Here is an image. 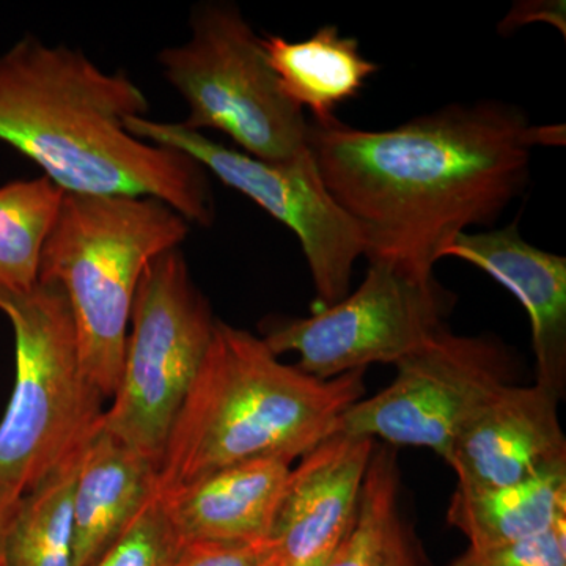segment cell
Returning a JSON list of instances; mask_svg holds the SVG:
<instances>
[{"mask_svg": "<svg viewBox=\"0 0 566 566\" xmlns=\"http://www.w3.org/2000/svg\"><path fill=\"white\" fill-rule=\"evenodd\" d=\"M148 99L123 71L25 35L0 54V142L63 192L153 197L200 227L214 221L208 172L185 153L137 139L126 122Z\"/></svg>", "mask_w": 566, "mask_h": 566, "instance_id": "7a4b0ae2", "label": "cell"}, {"mask_svg": "<svg viewBox=\"0 0 566 566\" xmlns=\"http://www.w3.org/2000/svg\"><path fill=\"white\" fill-rule=\"evenodd\" d=\"M338 547L337 549L334 551L333 554H329V556L322 558V560L315 562V564H312L311 566H333L335 560V554H337Z\"/></svg>", "mask_w": 566, "mask_h": 566, "instance_id": "484cf974", "label": "cell"}, {"mask_svg": "<svg viewBox=\"0 0 566 566\" xmlns=\"http://www.w3.org/2000/svg\"><path fill=\"white\" fill-rule=\"evenodd\" d=\"M191 223L153 197L63 193L39 281L69 300L82 368L106 400L120 382L137 286L148 264L180 248Z\"/></svg>", "mask_w": 566, "mask_h": 566, "instance_id": "277c9868", "label": "cell"}, {"mask_svg": "<svg viewBox=\"0 0 566 566\" xmlns=\"http://www.w3.org/2000/svg\"><path fill=\"white\" fill-rule=\"evenodd\" d=\"M156 465L96 428L77 461L73 566H92L155 493Z\"/></svg>", "mask_w": 566, "mask_h": 566, "instance_id": "9a60e30c", "label": "cell"}, {"mask_svg": "<svg viewBox=\"0 0 566 566\" xmlns=\"http://www.w3.org/2000/svg\"><path fill=\"white\" fill-rule=\"evenodd\" d=\"M565 0H521L516 2L504 20L497 24V33L512 35L524 25L546 22L566 35Z\"/></svg>", "mask_w": 566, "mask_h": 566, "instance_id": "cb8c5ba5", "label": "cell"}, {"mask_svg": "<svg viewBox=\"0 0 566 566\" xmlns=\"http://www.w3.org/2000/svg\"><path fill=\"white\" fill-rule=\"evenodd\" d=\"M21 499L22 495L0 486V546H2L3 535H6L7 527H9L11 517L17 512Z\"/></svg>", "mask_w": 566, "mask_h": 566, "instance_id": "d4e9b609", "label": "cell"}, {"mask_svg": "<svg viewBox=\"0 0 566 566\" xmlns=\"http://www.w3.org/2000/svg\"><path fill=\"white\" fill-rule=\"evenodd\" d=\"M0 566H7L6 558L2 556V551H0Z\"/></svg>", "mask_w": 566, "mask_h": 566, "instance_id": "4316f807", "label": "cell"}, {"mask_svg": "<svg viewBox=\"0 0 566 566\" xmlns=\"http://www.w3.org/2000/svg\"><path fill=\"white\" fill-rule=\"evenodd\" d=\"M63 193L44 175L0 186V289L29 292L39 283L41 252Z\"/></svg>", "mask_w": 566, "mask_h": 566, "instance_id": "ffe728a7", "label": "cell"}, {"mask_svg": "<svg viewBox=\"0 0 566 566\" xmlns=\"http://www.w3.org/2000/svg\"><path fill=\"white\" fill-rule=\"evenodd\" d=\"M77 461L22 495L3 535L7 566H73V497Z\"/></svg>", "mask_w": 566, "mask_h": 566, "instance_id": "d6986e66", "label": "cell"}, {"mask_svg": "<svg viewBox=\"0 0 566 566\" xmlns=\"http://www.w3.org/2000/svg\"><path fill=\"white\" fill-rule=\"evenodd\" d=\"M453 301L436 279L415 281L375 262L356 292L307 318L274 323L262 338L277 357L297 353L305 374L333 379L400 363L446 329Z\"/></svg>", "mask_w": 566, "mask_h": 566, "instance_id": "30bf717a", "label": "cell"}, {"mask_svg": "<svg viewBox=\"0 0 566 566\" xmlns=\"http://www.w3.org/2000/svg\"><path fill=\"white\" fill-rule=\"evenodd\" d=\"M560 398L539 385L501 387L464 424L449 464L461 490L512 485L566 463Z\"/></svg>", "mask_w": 566, "mask_h": 566, "instance_id": "7c38bea8", "label": "cell"}, {"mask_svg": "<svg viewBox=\"0 0 566 566\" xmlns=\"http://www.w3.org/2000/svg\"><path fill=\"white\" fill-rule=\"evenodd\" d=\"M375 439L334 434L290 471L270 539L274 566H311L352 531Z\"/></svg>", "mask_w": 566, "mask_h": 566, "instance_id": "8fae6325", "label": "cell"}, {"mask_svg": "<svg viewBox=\"0 0 566 566\" xmlns=\"http://www.w3.org/2000/svg\"><path fill=\"white\" fill-rule=\"evenodd\" d=\"M216 319L180 248L148 264L134 296L120 382L98 427L156 469Z\"/></svg>", "mask_w": 566, "mask_h": 566, "instance_id": "52a82bcc", "label": "cell"}, {"mask_svg": "<svg viewBox=\"0 0 566 566\" xmlns=\"http://www.w3.org/2000/svg\"><path fill=\"white\" fill-rule=\"evenodd\" d=\"M449 566H566V520L523 542L488 549L468 547Z\"/></svg>", "mask_w": 566, "mask_h": 566, "instance_id": "7402d4cb", "label": "cell"}, {"mask_svg": "<svg viewBox=\"0 0 566 566\" xmlns=\"http://www.w3.org/2000/svg\"><path fill=\"white\" fill-rule=\"evenodd\" d=\"M14 335L17 378L0 420V486L25 495L76 460L98 428L106 398L82 368L76 329L61 286L0 289Z\"/></svg>", "mask_w": 566, "mask_h": 566, "instance_id": "5b68a950", "label": "cell"}, {"mask_svg": "<svg viewBox=\"0 0 566 566\" xmlns=\"http://www.w3.org/2000/svg\"><path fill=\"white\" fill-rule=\"evenodd\" d=\"M263 566H270V565H268V562H266V560H264V564H263Z\"/></svg>", "mask_w": 566, "mask_h": 566, "instance_id": "83f0119b", "label": "cell"}, {"mask_svg": "<svg viewBox=\"0 0 566 566\" xmlns=\"http://www.w3.org/2000/svg\"><path fill=\"white\" fill-rule=\"evenodd\" d=\"M307 145L331 196L363 230L368 263L428 282L460 234L493 226L524 192L532 151L565 145V126L534 125L515 104L480 99L385 132L308 122Z\"/></svg>", "mask_w": 566, "mask_h": 566, "instance_id": "6da1fadb", "label": "cell"}, {"mask_svg": "<svg viewBox=\"0 0 566 566\" xmlns=\"http://www.w3.org/2000/svg\"><path fill=\"white\" fill-rule=\"evenodd\" d=\"M185 542L153 493L92 566H172Z\"/></svg>", "mask_w": 566, "mask_h": 566, "instance_id": "44dd1931", "label": "cell"}, {"mask_svg": "<svg viewBox=\"0 0 566 566\" xmlns=\"http://www.w3.org/2000/svg\"><path fill=\"white\" fill-rule=\"evenodd\" d=\"M395 367L386 389L346 409L337 433L424 447L449 463L469 419L513 385L517 360L493 335H457L446 327Z\"/></svg>", "mask_w": 566, "mask_h": 566, "instance_id": "9c48e42d", "label": "cell"}, {"mask_svg": "<svg viewBox=\"0 0 566 566\" xmlns=\"http://www.w3.org/2000/svg\"><path fill=\"white\" fill-rule=\"evenodd\" d=\"M365 370L333 379L282 364L262 337L216 319L211 344L167 438L155 491L227 465L297 458L337 433L363 400Z\"/></svg>", "mask_w": 566, "mask_h": 566, "instance_id": "3957f363", "label": "cell"}, {"mask_svg": "<svg viewBox=\"0 0 566 566\" xmlns=\"http://www.w3.org/2000/svg\"><path fill=\"white\" fill-rule=\"evenodd\" d=\"M333 566H420L400 506V472L392 450L375 449L352 531Z\"/></svg>", "mask_w": 566, "mask_h": 566, "instance_id": "ac0fdd59", "label": "cell"}, {"mask_svg": "<svg viewBox=\"0 0 566 566\" xmlns=\"http://www.w3.org/2000/svg\"><path fill=\"white\" fill-rule=\"evenodd\" d=\"M290 471V461L259 458L156 493L185 543H263L270 539Z\"/></svg>", "mask_w": 566, "mask_h": 566, "instance_id": "5bb4252c", "label": "cell"}, {"mask_svg": "<svg viewBox=\"0 0 566 566\" xmlns=\"http://www.w3.org/2000/svg\"><path fill=\"white\" fill-rule=\"evenodd\" d=\"M126 129L137 139L185 153L223 185L289 227L303 249L318 311L349 293L354 263L365 256L367 240L352 216L331 196L311 148L289 161H263L185 128L181 123L134 117L126 122Z\"/></svg>", "mask_w": 566, "mask_h": 566, "instance_id": "ba28073f", "label": "cell"}, {"mask_svg": "<svg viewBox=\"0 0 566 566\" xmlns=\"http://www.w3.org/2000/svg\"><path fill=\"white\" fill-rule=\"evenodd\" d=\"M266 61L285 98L301 111H311L315 125L337 123L335 111L356 98L379 66L365 59L359 41L342 35L337 25L319 28L305 40L264 35Z\"/></svg>", "mask_w": 566, "mask_h": 566, "instance_id": "2e32d148", "label": "cell"}, {"mask_svg": "<svg viewBox=\"0 0 566 566\" xmlns=\"http://www.w3.org/2000/svg\"><path fill=\"white\" fill-rule=\"evenodd\" d=\"M463 260L491 275L526 308L535 356V382L566 392V259L524 240L520 221L488 232L460 234L444 259Z\"/></svg>", "mask_w": 566, "mask_h": 566, "instance_id": "4fadbf2b", "label": "cell"}, {"mask_svg": "<svg viewBox=\"0 0 566 566\" xmlns=\"http://www.w3.org/2000/svg\"><path fill=\"white\" fill-rule=\"evenodd\" d=\"M268 554L270 542H189L172 566H263Z\"/></svg>", "mask_w": 566, "mask_h": 566, "instance_id": "603a6c76", "label": "cell"}, {"mask_svg": "<svg viewBox=\"0 0 566 566\" xmlns=\"http://www.w3.org/2000/svg\"><path fill=\"white\" fill-rule=\"evenodd\" d=\"M562 520H566V463L512 485L457 488L447 509V523L468 538L471 549L534 538Z\"/></svg>", "mask_w": 566, "mask_h": 566, "instance_id": "e0dca14e", "label": "cell"}, {"mask_svg": "<svg viewBox=\"0 0 566 566\" xmlns=\"http://www.w3.org/2000/svg\"><path fill=\"white\" fill-rule=\"evenodd\" d=\"M188 40L159 52L166 81L188 106L181 125L214 129L263 161L307 150L308 122L279 88L277 77L243 11L227 0L192 7Z\"/></svg>", "mask_w": 566, "mask_h": 566, "instance_id": "8992f818", "label": "cell"}]
</instances>
